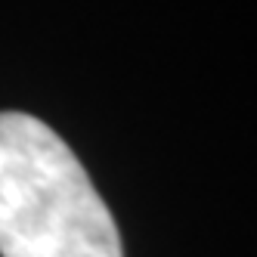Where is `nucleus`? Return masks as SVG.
Masks as SVG:
<instances>
[{
    "label": "nucleus",
    "mask_w": 257,
    "mask_h": 257,
    "mask_svg": "<svg viewBox=\"0 0 257 257\" xmlns=\"http://www.w3.org/2000/svg\"><path fill=\"white\" fill-rule=\"evenodd\" d=\"M0 257H124L78 155L25 112H0Z\"/></svg>",
    "instance_id": "obj_1"
}]
</instances>
